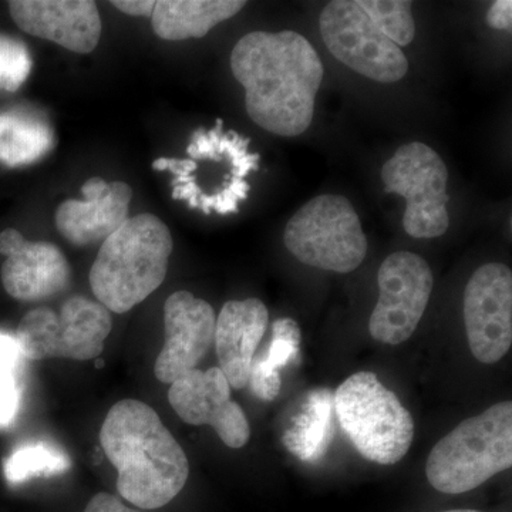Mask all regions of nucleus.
Wrapping results in <instances>:
<instances>
[{"instance_id":"nucleus-15","label":"nucleus","mask_w":512,"mask_h":512,"mask_svg":"<svg viewBox=\"0 0 512 512\" xmlns=\"http://www.w3.org/2000/svg\"><path fill=\"white\" fill-rule=\"evenodd\" d=\"M2 284L16 301L39 302L69 288L72 266L52 242L28 241L16 229L0 232Z\"/></svg>"},{"instance_id":"nucleus-22","label":"nucleus","mask_w":512,"mask_h":512,"mask_svg":"<svg viewBox=\"0 0 512 512\" xmlns=\"http://www.w3.org/2000/svg\"><path fill=\"white\" fill-rule=\"evenodd\" d=\"M384 35L397 47H406L416 36V23L412 15V2L407 0H359Z\"/></svg>"},{"instance_id":"nucleus-8","label":"nucleus","mask_w":512,"mask_h":512,"mask_svg":"<svg viewBox=\"0 0 512 512\" xmlns=\"http://www.w3.org/2000/svg\"><path fill=\"white\" fill-rule=\"evenodd\" d=\"M113 329L111 312L83 296L67 299L60 312L37 308L26 313L15 342L26 359H97Z\"/></svg>"},{"instance_id":"nucleus-29","label":"nucleus","mask_w":512,"mask_h":512,"mask_svg":"<svg viewBox=\"0 0 512 512\" xmlns=\"http://www.w3.org/2000/svg\"><path fill=\"white\" fill-rule=\"evenodd\" d=\"M94 362H96L97 369H101L104 366V362L101 359L94 360Z\"/></svg>"},{"instance_id":"nucleus-21","label":"nucleus","mask_w":512,"mask_h":512,"mask_svg":"<svg viewBox=\"0 0 512 512\" xmlns=\"http://www.w3.org/2000/svg\"><path fill=\"white\" fill-rule=\"evenodd\" d=\"M301 329L291 318L275 320L266 352L254 357L248 386L258 399L272 402L281 392V372L301 348Z\"/></svg>"},{"instance_id":"nucleus-9","label":"nucleus","mask_w":512,"mask_h":512,"mask_svg":"<svg viewBox=\"0 0 512 512\" xmlns=\"http://www.w3.org/2000/svg\"><path fill=\"white\" fill-rule=\"evenodd\" d=\"M384 192L406 200L403 228L410 237L431 239L450 227L447 204L448 170L427 144H404L382 167Z\"/></svg>"},{"instance_id":"nucleus-30","label":"nucleus","mask_w":512,"mask_h":512,"mask_svg":"<svg viewBox=\"0 0 512 512\" xmlns=\"http://www.w3.org/2000/svg\"><path fill=\"white\" fill-rule=\"evenodd\" d=\"M443 512H481L477 510H450V511H443Z\"/></svg>"},{"instance_id":"nucleus-14","label":"nucleus","mask_w":512,"mask_h":512,"mask_svg":"<svg viewBox=\"0 0 512 512\" xmlns=\"http://www.w3.org/2000/svg\"><path fill=\"white\" fill-rule=\"evenodd\" d=\"M217 315L204 299L191 292L178 291L164 303L163 349L154 365L161 383H174L178 377L197 369L214 345Z\"/></svg>"},{"instance_id":"nucleus-1","label":"nucleus","mask_w":512,"mask_h":512,"mask_svg":"<svg viewBox=\"0 0 512 512\" xmlns=\"http://www.w3.org/2000/svg\"><path fill=\"white\" fill-rule=\"evenodd\" d=\"M231 70L256 126L281 137L311 126L325 69L306 37L292 30L248 33L232 50Z\"/></svg>"},{"instance_id":"nucleus-20","label":"nucleus","mask_w":512,"mask_h":512,"mask_svg":"<svg viewBox=\"0 0 512 512\" xmlns=\"http://www.w3.org/2000/svg\"><path fill=\"white\" fill-rule=\"evenodd\" d=\"M55 146L49 121L28 111L0 114V161L9 167L32 164Z\"/></svg>"},{"instance_id":"nucleus-23","label":"nucleus","mask_w":512,"mask_h":512,"mask_svg":"<svg viewBox=\"0 0 512 512\" xmlns=\"http://www.w3.org/2000/svg\"><path fill=\"white\" fill-rule=\"evenodd\" d=\"M69 466L66 458L43 446L23 448L13 454L6 464V476L10 481H22L40 473H57Z\"/></svg>"},{"instance_id":"nucleus-10","label":"nucleus","mask_w":512,"mask_h":512,"mask_svg":"<svg viewBox=\"0 0 512 512\" xmlns=\"http://www.w3.org/2000/svg\"><path fill=\"white\" fill-rule=\"evenodd\" d=\"M320 35L340 63L377 83H396L409 70V60L394 45L359 0H335L320 13Z\"/></svg>"},{"instance_id":"nucleus-4","label":"nucleus","mask_w":512,"mask_h":512,"mask_svg":"<svg viewBox=\"0 0 512 512\" xmlns=\"http://www.w3.org/2000/svg\"><path fill=\"white\" fill-rule=\"evenodd\" d=\"M174 242L156 215L128 218L101 244L90 269L97 302L109 312L127 313L163 285Z\"/></svg>"},{"instance_id":"nucleus-16","label":"nucleus","mask_w":512,"mask_h":512,"mask_svg":"<svg viewBox=\"0 0 512 512\" xmlns=\"http://www.w3.org/2000/svg\"><path fill=\"white\" fill-rule=\"evenodd\" d=\"M9 12L23 32L69 52L87 55L99 45V9L92 0H12Z\"/></svg>"},{"instance_id":"nucleus-5","label":"nucleus","mask_w":512,"mask_h":512,"mask_svg":"<svg viewBox=\"0 0 512 512\" xmlns=\"http://www.w3.org/2000/svg\"><path fill=\"white\" fill-rule=\"evenodd\" d=\"M512 466V403L494 404L437 441L426 463L429 483L444 494L480 487Z\"/></svg>"},{"instance_id":"nucleus-3","label":"nucleus","mask_w":512,"mask_h":512,"mask_svg":"<svg viewBox=\"0 0 512 512\" xmlns=\"http://www.w3.org/2000/svg\"><path fill=\"white\" fill-rule=\"evenodd\" d=\"M251 138L235 130H224V120L214 127H200L192 133L185 158L160 157L151 168L173 175V200L183 201L202 214H237L248 198L247 177L259 170L258 153L249 151Z\"/></svg>"},{"instance_id":"nucleus-24","label":"nucleus","mask_w":512,"mask_h":512,"mask_svg":"<svg viewBox=\"0 0 512 512\" xmlns=\"http://www.w3.org/2000/svg\"><path fill=\"white\" fill-rule=\"evenodd\" d=\"M32 69L28 47L19 39L0 35V89L16 92Z\"/></svg>"},{"instance_id":"nucleus-26","label":"nucleus","mask_w":512,"mask_h":512,"mask_svg":"<svg viewBox=\"0 0 512 512\" xmlns=\"http://www.w3.org/2000/svg\"><path fill=\"white\" fill-rule=\"evenodd\" d=\"M487 25L495 30L512 29V2L511 0H497L487 12Z\"/></svg>"},{"instance_id":"nucleus-25","label":"nucleus","mask_w":512,"mask_h":512,"mask_svg":"<svg viewBox=\"0 0 512 512\" xmlns=\"http://www.w3.org/2000/svg\"><path fill=\"white\" fill-rule=\"evenodd\" d=\"M18 406V392L15 382L9 375H0V424L12 419Z\"/></svg>"},{"instance_id":"nucleus-2","label":"nucleus","mask_w":512,"mask_h":512,"mask_svg":"<svg viewBox=\"0 0 512 512\" xmlns=\"http://www.w3.org/2000/svg\"><path fill=\"white\" fill-rule=\"evenodd\" d=\"M100 444L117 470V491L141 510L164 507L187 484V454L156 410L140 400H121L111 407Z\"/></svg>"},{"instance_id":"nucleus-19","label":"nucleus","mask_w":512,"mask_h":512,"mask_svg":"<svg viewBox=\"0 0 512 512\" xmlns=\"http://www.w3.org/2000/svg\"><path fill=\"white\" fill-rule=\"evenodd\" d=\"M242 0H160L151 15L154 33L168 42L201 39L215 26L234 18Z\"/></svg>"},{"instance_id":"nucleus-28","label":"nucleus","mask_w":512,"mask_h":512,"mask_svg":"<svg viewBox=\"0 0 512 512\" xmlns=\"http://www.w3.org/2000/svg\"><path fill=\"white\" fill-rule=\"evenodd\" d=\"M111 5L128 16L151 19L153 10L156 8V0H117V2L114 0Z\"/></svg>"},{"instance_id":"nucleus-18","label":"nucleus","mask_w":512,"mask_h":512,"mask_svg":"<svg viewBox=\"0 0 512 512\" xmlns=\"http://www.w3.org/2000/svg\"><path fill=\"white\" fill-rule=\"evenodd\" d=\"M268 320V309L259 299L229 301L222 306L215 322V352L220 362L218 367L234 389L248 386L252 362Z\"/></svg>"},{"instance_id":"nucleus-6","label":"nucleus","mask_w":512,"mask_h":512,"mask_svg":"<svg viewBox=\"0 0 512 512\" xmlns=\"http://www.w3.org/2000/svg\"><path fill=\"white\" fill-rule=\"evenodd\" d=\"M335 406L340 426L366 460L393 466L412 447V414L375 373L348 377L336 390Z\"/></svg>"},{"instance_id":"nucleus-13","label":"nucleus","mask_w":512,"mask_h":512,"mask_svg":"<svg viewBox=\"0 0 512 512\" xmlns=\"http://www.w3.org/2000/svg\"><path fill=\"white\" fill-rule=\"evenodd\" d=\"M168 402L185 423L212 427L225 446H247L251 437L247 416L231 399V386L220 367L194 369L178 377L168 390Z\"/></svg>"},{"instance_id":"nucleus-12","label":"nucleus","mask_w":512,"mask_h":512,"mask_svg":"<svg viewBox=\"0 0 512 512\" xmlns=\"http://www.w3.org/2000/svg\"><path fill=\"white\" fill-rule=\"evenodd\" d=\"M464 323L471 353L485 365L500 362L512 345V272L487 264L471 276L464 291Z\"/></svg>"},{"instance_id":"nucleus-11","label":"nucleus","mask_w":512,"mask_h":512,"mask_svg":"<svg viewBox=\"0 0 512 512\" xmlns=\"http://www.w3.org/2000/svg\"><path fill=\"white\" fill-rule=\"evenodd\" d=\"M377 284L379 301L370 316V335L377 342L400 345L412 338L426 312L433 272L421 256L396 252L384 259Z\"/></svg>"},{"instance_id":"nucleus-7","label":"nucleus","mask_w":512,"mask_h":512,"mask_svg":"<svg viewBox=\"0 0 512 512\" xmlns=\"http://www.w3.org/2000/svg\"><path fill=\"white\" fill-rule=\"evenodd\" d=\"M284 242L302 264L349 274L365 261L367 238L352 202L342 195H319L286 224Z\"/></svg>"},{"instance_id":"nucleus-17","label":"nucleus","mask_w":512,"mask_h":512,"mask_svg":"<svg viewBox=\"0 0 512 512\" xmlns=\"http://www.w3.org/2000/svg\"><path fill=\"white\" fill-rule=\"evenodd\" d=\"M84 200H67L56 211V228L76 247L103 244L128 220L133 190L123 181L92 177L83 184Z\"/></svg>"},{"instance_id":"nucleus-27","label":"nucleus","mask_w":512,"mask_h":512,"mask_svg":"<svg viewBox=\"0 0 512 512\" xmlns=\"http://www.w3.org/2000/svg\"><path fill=\"white\" fill-rule=\"evenodd\" d=\"M83 512H141L124 504L116 495L99 493L94 495Z\"/></svg>"}]
</instances>
